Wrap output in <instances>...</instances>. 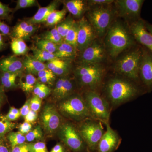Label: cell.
Segmentation results:
<instances>
[{"instance_id":"277c9868","label":"cell","mask_w":152,"mask_h":152,"mask_svg":"<svg viewBox=\"0 0 152 152\" xmlns=\"http://www.w3.org/2000/svg\"><path fill=\"white\" fill-rule=\"evenodd\" d=\"M58 110L63 116L75 121L91 118L84 98L79 95L74 94L61 101Z\"/></svg>"},{"instance_id":"bcb514c9","label":"cell","mask_w":152,"mask_h":152,"mask_svg":"<svg viewBox=\"0 0 152 152\" xmlns=\"http://www.w3.org/2000/svg\"><path fill=\"white\" fill-rule=\"evenodd\" d=\"M32 128V126L31 123L25 121L19 126V132L25 135V134H27L31 130Z\"/></svg>"},{"instance_id":"1f68e13d","label":"cell","mask_w":152,"mask_h":152,"mask_svg":"<svg viewBox=\"0 0 152 152\" xmlns=\"http://www.w3.org/2000/svg\"><path fill=\"white\" fill-rule=\"evenodd\" d=\"M7 137L10 144L11 149L26 142V136L20 132H11L8 134Z\"/></svg>"},{"instance_id":"f6af8a7d","label":"cell","mask_w":152,"mask_h":152,"mask_svg":"<svg viewBox=\"0 0 152 152\" xmlns=\"http://www.w3.org/2000/svg\"><path fill=\"white\" fill-rule=\"evenodd\" d=\"M11 30L10 26L0 20V34L4 36H10Z\"/></svg>"},{"instance_id":"5bb4252c","label":"cell","mask_w":152,"mask_h":152,"mask_svg":"<svg viewBox=\"0 0 152 152\" xmlns=\"http://www.w3.org/2000/svg\"><path fill=\"white\" fill-rule=\"evenodd\" d=\"M106 130L98 144L96 152H114L119 147L121 138L116 131L112 129L110 124H105Z\"/></svg>"},{"instance_id":"6da1fadb","label":"cell","mask_w":152,"mask_h":152,"mask_svg":"<svg viewBox=\"0 0 152 152\" xmlns=\"http://www.w3.org/2000/svg\"><path fill=\"white\" fill-rule=\"evenodd\" d=\"M134 82L125 77L110 79L105 89L110 105L116 107L138 96L141 91Z\"/></svg>"},{"instance_id":"836d02e7","label":"cell","mask_w":152,"mask_h":152,"mask_svg":"<svg viewBox=\"0 0 152 152\" xmlns=\"http://www.w3.org/2000/svg\"><path fill=\"white\" fill-rule=\"evenodd\" d=\"M42 39L50 41L57 45H60L64 42V39L58 32L56 26L52 30L45 33L42 36Z\"/></svg>"},{"instance_id":"ab89813d","label":"cell","mask_w":152,"mask_h":152,"mask_svg":"<svg viewBox=\"0 0 152 152\" xmlns=\"http://www.w3.org/2000/svg\"><path fill=\"white\" fill-rule=\"evenodd\" d=\"M113 0H90L87 1L88 7L90 8L100 6H108L114 3Z\"/></svg>"},{"instance_id":"52a82bcc","label":"cell","mask_w":152,"mask_h":152,"mask_svg":"<svg viewBox=\"0 0 152 152\" xmlns=\"http://www.w3.org/2000/svg\"><path fill=\"white\" fill-rule=\"evenodd\" d=\"M88 106L91 118L100 121L103 124L109 123L111 107L108 101L96 91L89 90L84 97Z\"/></svg>"},{"instance_id":"603a6c76","label":"cell","mask_w":152,"mask_h":152,"mask_svg":"<svg viewBox=\"0 0 152 152\" xmlns=\"http://www.w3.org/2000/svg\"><path fill=\"white\" fill-rule=\"evenodd\" d=\"M77 51L75 47L64 42L58 45V49L55 54L58 58L73 60L76 58Z\"/></svg>"},{"instance_id":"b9f144b4","label":"cell","mask_w":152,"mask_h":152,"mask_svg":"<svg viewBox=\"0 0 152 152\" xmlns=\"http://www.w3.org/2000/svg\"><path fill=\"white\" fill-rule=\"evenodd\" d=\"M42 105V99L37 96H34L30 99V108L34 111L37 112L39 110Z\"/></svg>"},{"instance_id":"6f0895ef","label":"cell","mask_w":152,"mask_h":152,"mask_svg":"<svg viewBox=\"0 0 152 152\" xmlns=\"http://www.w3.org/2000/svg\"><path fill=\"white\" fill-rule=\"evenodd\" d=\"M145 27L147 30L152 35V25L145 22Z\"/></svg>"},{"instance_id":"8992f818","label":"cell","mask_w":152,"mask_h":152,"mask_svg":"<svg viewBox=\"0 0 152 152\" xmlns=\"http://www.w3.org/2000/svg\"><path fill=\"white\" fill-rule=\"evenodd\" d=\"M110 6L90 8L87 12V20L100 37L106 35L113 23L115 11Z\"/></svg>"},{"instance_id":"7402d4cb","label":"cell","mask_w":152,"mask_h":152,"mask_svg":"<svg viewBox=\"0 0 152 152\" xmlns=\"http://www.w3.org/2000/svg\"><path fill=\"white\" fill-rule=\"evenodd\" d=\"M23 63L24 69L33 75H37L39 72L47 69L45 64L39 61L31 56H26Z\"/></svg>"},{"instance_id":"44dd1931","label":"cell","mask_w":152,"mask_h":152,"mask_svg":"<svg viewBox=\"0 0 152 152\" xmlns=\"http://www.w3.org/2000/svg\"><path fill=\"white\" fill-rule=\"evenodd\" d=\"M66 9L72 15L77 18H83L88 9V4L83 0H69L64 2Z\"/></svg>"},{"instance_id":"7a4b0ae2","label":"cell","mask_w":152,"mask_h":152,"mask_svg":"<svg viewBox=\"0 0 152 152\" xmlns=\"http://www.w3.org/2000/svg\"><path fill=\"white\" fill-rule=\"evenodd\" d=\"M105 39L106 52L112 58H115L123 52L135 45V39L129 29L119 21L113 22Z\"/></svg>"},{"instance_id":"680465c9","label":"cell","mask_w":152,"mask_h":152,"mask_svg":"<svg viewBox=\"0 0 152 152\" xmlns=\"http://www.w3.org/2000/svg\"><path fill=\"white\" fill-rule=\"evenodd\" d=\"M4 142V137L0 136V144H3Z\"/></svg>"},{"instance_id":"9c48e42d","label":"cell","mask_w":152,"mask_h":152,"mask_svg":"<svg viewBox=\"0 0 152 152\" xmlns=\"http://www.w3.org/2000/svg\"><path fill=\"white\" fill-rule=\"evenodd\" d=\"M58 131L61 140L73 152H83L88 148L78 129L71 123L63 124Z\"/></svg>"},{"instance_id":"2e32d148","label":"cell","mask_w":152,"mask_h":152,"mask_svg":"<svg viewBox=\"0 0 152 152\" xmlns=\"http://www.w3.org/2000/svg\"><path fill=\"white\" fill-rule=\"evenodd\" d=\"M142 54L139 77L148 92L152 91V53L145 48H142Z\"/></svg>"},{"instance_id":"ffe728a7","label":"cell","mask_w":152,"mask_h":152,"mask_svg":"<svg viewBox=\"0 0 152 152\" xmlns=\"http://www.w3.org/2000/svg\"><path fill=\"white\" fill-rule=\"evenodd\" d=\"M59 1H54L47 7L40 8L37 13L26 22L33 25L45 23L49 15L53 11L56 10Z\"/></svg>"},{"instance_id":"816d5d0a","label":"cell","mask_w":152,"mask_h":152,"mask_svg":"<svg viewBox=\"0 0 152 152\" xmlns=\"http://www.w3.org/2000/svg\"><path fill=\"white\" fill-rule=\"evenodd\" d=\"M4 91V88L0 85V108L2 106L5 99Z\"/></svg>"},{"instance_id":"60d3db41","label":"cell","mask_w":152,"mask_h":152,"mask_svg":"<svg viewBox=\"0 0 152 152\" xmlns=\"http://www.w3.org/2000/svg\"><path fill=\"white\" fill-rule=\"evenodd\" d=\"M11 152H32L31 143L25 142L11 149Z\"/></svg>"},{"instance_id":"30bf717a","label":"cell","mask_w":152,"mask_h":152,"mask_svg":"<svg viewBox=\"0 0 152 152\" xmlns=\"http://www.w3.org/2000/svg\"><path fill=\"white\" fill-rule=\"evenodd\" d=\"M144 1L142 0H117L115 5V12L118 16L125 19L135 21L140 19V15Z\"/></svg>"},{"instance_id":"f546056e","label":"cell","mask_w":152,"mask_h":152,"mask_svg":"<svg viewBox=\"0 0 152 152\" xmlns=\"http://www.w3.org/2000/svg\"><path fill=\"white\" fill-rule=\"evenodd\" d=\"M16 124L9 121L6 116L0 115V136L4 137L15 128Z\"/></svg>"},{"instance_id":"7c38bea8","label":"cell","mask_w":152,"mask_h":152,"mask_svg":"<svg viewBox=\"0 0 152 152\" xmlns=\"http://www.w3.org/2000/svg\"><path fill=\"white\" fill-rule=\"evenodd\" d=\"M41 119L44 129L46 132L50 134L58 131L63 124L59 113L54 106L50 104L44 107Z\"/></svg>"},{"instance_id":"d4e9b609","label":"cell","mask_w":152,"mask_h":152,"mask_svg":"<svg viewBox=\"0 0 152 152\" xmlns=\"http://www.w3.org/2000/svg\"><path fill=\"white\" fill-rule=\"evenodd\" d=\"M76 88L75 79L66 76L61 89L56 99L61 101L74 94Z\"/></svg>"},{"instance_id":"681fc988","label":"cell","mask_w":152,"mask_h":152,"mask_svg":"<svg viewBox=\"0 0 152 152\" xmlns=\"http://www.w3.org/2000/svg\"><path fill=\"white\" fill-rule=\"evenodd\" d=\"M38 114L37 112L31 110L29 113L24 117L25 121L31 123L35 121L37 118Z\"/></svg>"},{"instance_id":"c3c4849f","label":"cell","mask_w":152,"mask_h":152,"mask_svg":"<svg viewBox=\"0 0 152 152\" xmlns=\"http://www.w3.org/2000/svg\"><path fill=\"white\" fill-rule=\"evenodd\" d=\"M20 110V115L24 118L29 113L31 110V108H30V99L26 101Z\"/></svg>"},{"instance_id":"d590c367","label":"cell","mask_w":152,"mask_h":152,"mask_svg":"<svg viewBox=\"0 0 152 152\" xmlns=\"http://www.w3.org/2000/svg\"><path fill=\"white\" fill-rule=\"evenodd\" d=\"M58 45L50 41L41 39L37 42V48L41 50L46 51L49 53L55 54L58 49Z\"/></svg>"},{"instance_id":"ba28073f","label":"cell","mask_w":152,"mask_h":152,"mask_svg":"<svg viewBox=\"0 0 152 152\" xmlns=\"http://www.w3.org/2000/svg\"><path fill=\"white\" fill-rule=\"evenodd\" d=\"M102 124L98 120L87 118L82 121L78 129L90 152H96L98 144L105 131Z\"/></svg>"},{"instance_id":"e575fe53","label":"cell","mask_w":152,"mask_h":152,"mask_svg":"<svg viewBox=\"0 0 152 152\" xmlns=\"http://www.w3.org/2000/svg\"><path fill=\"white\" fill-rule=\"evenodd\" d=\"M37 75L39 83L45 84H51L56 79V75L48 68L39 72Z\"/></svg>"},{"instance_id":"9a60e30c","label":"cell","mask_w":152,"mask_h":152,"mask_svg":"<svg viewBox=\"0 0 152 152\" xmlns=\"http://www.w3.org/2000/svg\"><path fill=\"white\" fill-rule=\"evenodd\" d=\"M129 30L135 40L152 53V35L146 28L145 22L140 19L132 22Z\"/></svg>"},{"instance_id":"3957f363","label":"cell","mask_w":152,"mask_h":152,"mask_svg":"<svg viewBox=\"0 0 152 152\" xmlns=\"http://www.w3.org/2000/svg\"><path fill=\"white\" fill-rule=\"evenodd\" d=\"M104 73V68L101 64H79L74 72L79 84L96 91L102 83Z\"/></svg>"},{"instance_id":"4dcf8cb0","label":"cell","mask_w":152,"mask_h":152,"mask_svg":"<svg viewBox=\"0 0 152 152\" xmlns=\"http://www.w3.org/2000/svg\"><path fill=\"white\" fill-rule=\"evenodd\" d=\"M78 30V22L75 21L72 27L68 32L65 37L64 39V42L69 44L77 48V38Z\"/></svg>"},{"instance_id":"83f0119b","label":"cell","mask_w":152,"mask_h":152,"mask_svg":"<svg viewBox=\"0 0 152 152\" xmlns=\"http://www.w3.org/2000/svg\"><path fill=\"white\" fill-rule=\"evenodd\" d=\"M31 50L33 52V56L41 62H48L57 58L55 54L41 50L37 47H33Z\"/></svg>"},{"instance_id":"db71d44e","label":"cell","mask_w":152,"mask_h":152,"mask_svg":"<svg viewBox=\"0 0 152 152\" xmlns=\"http://www.w3.org/2000/svg\"><path fill=\"white\" fill-rule=\"evenodd\" d=\"M6 46H7V44L5 42L3 35L0 34V52L5 48Z\"/></svg>"},{"instance_id":"9f6ffc18","label":"cell","mask_w":152,"mask_h":152,"mask_svg":"<svg viewBox=\"0 0 152 152\" xmlns=\"http://www.w3.org/2000/svg\"><path fill=\"white\" fill-rule=\"evenodd\" d=\"M10 149L4 145L3 144H0V152H11Z\"/></svg>"},{"instance_id":"f5cc1de1","label":"cell","mask_w":152,"mask_h":152,"mask_svg":"<svg viewBox=\"0 0 152 152\" xmlns=\"http://www.w3.org/2000/svg\"><path fill=\"white\" fill-rule=\"evenodd\" d=\"M6 116L7 117V119L9 121L12 122L13 121H15L18 120V119L20 118V115H14V114L8 113V114H7V115H6Z\"/></svg>"},{"instance_id":"8d00e7d4","label":"cell","mask_w":152,"mask_h":152,"mask_svg":"<svg viewBox=\"0 0 152 152\" xmlns=\"http://www.w3.org/2000/svg\"><path fill=\"white\" fill-rule=\"evenodd\" d=\"M42 130L40 126H37L32 130L26 135V141L28 142H32L34 141L41 140L43 137Z\"/></svg>"},{"instance_id":"74e56055","label":"cell","mask_w":152,"mask_h":152,"mask_svg":"<svg viewBox=\"0 0 152 152\" xmlns=\"http://www.w3.org/2000/svg\"><path fill=\"white\" fill-rule=\"evenodd\" d=\"M13 12V9L0 1V19L10 20L11 19V14Z\"/></svg>"},{"instance_id":"d6986e66","label":"cell","mask_w":152,"mask_h":152,"mask_svg":"<svg viewBox=\"0 0 152 152\" xmlns=\"http://www.w3.org/2000/svg\"><path fill=\"white\" fill-rule=\"evenodd\" d=\"M38 28L37 25L29 23L26 21L20 22L12 29L10 37L26 40L34 34Z\"/></svg>"},{"instance_id":"7bdbcfd3","label":"cell","mask_w":152,"mask_h":152,"mask_svg":"<svg viewBox=\"0 0 152 152\" xmlns=\"http://www.w3.org/2000/svg\"><path fill=\"white\" fill-rule=\"evenodd\" d=\"M31 143L32 152H48L46 145L44 142H38Z\"/></svg>"},{"instance_id":"11a10c76","label":"cell","mask_w":152,"mask_h":152,"mask_svg":"<svg viewBox=\"0 0 152 152\" xmlns=\"http://www.w3.org/2000/svg\"><path fill=\"white\" fill-rule=\"evenodd\" d=\"M9 113L14 114V115H20V110H19V109L15 108L14 107H11L10 108V110H9Z\"/></svg>"},{"instance_id":"7dc6e473","label":"cell","mask_w":152,"mask_h":152,"mask_svg":"<svg viewBox=\"0 0 152 152\" xmlns=\"http://www.w3.org/2000/svg\"><path fill=\"white\" fill-rule=\"evenodd\" d=\"M48 87L46 85L38 82L35 86L33 91L34 95V96H38V95L41 94L42 92L44 90H45Z\"/></svg>"},{"instance_id":"f35d334b","label":"cell","mask_w":152,"mask_h":152,"mask_svg":"<svg viewBox=\"0 0 152 152\" xmlns=\"http://www.w3.org/2000/svg\"><path fill=\"white\" fill-rule=\"evenodd\" d=\"M16 3L15 7L13 9L14 12L20 9L26 8L35 6L37 4V2L35 0H18Z\"/></svg>"},{"instance_id":"4fadbf2b","label":"cell","mask_w":152,"mask_h":152,"mask_svg":"<svg viewBox=\"0 0 152 152\" xmlns=\"http://www.w3.org/2000/svg\"><path fill=\"white\" fill-rule=\"evenodd\" d=\"M78 22L77 49L80 53L92 43L97 35L94 28L85 17H83Z\"/></svg>"},{"instance_id":"e0dca14e","label":"cell","mask_w":152,"mask_h":152,"mask_svg":"<svg viewBox=\"0 0 152 152\" xmlns=\"http://www.w3.org/2000/svg\"><path fill=\"white\" fill-rule=\"evenodd\" d=\"M72 60L56 58L45 64L47 68L56 76L60 77L69 75L72 69Z\"/></svg>"},{"instance_id":"ac0fdd59","label":"cell","mask_w":152,"mask_h":152,"mask_svg":"<svg viewBox=\"0 0 152 152\" xmlns=\"http://www.w3.org/2000/svg\"><path fill=\"white\" fill-rule=\"evenodd\" d=\"M24 69L23 61L15 55L0 59V72L22 73Z\"/></svg>"},{"instance_id":"ee69618b","label":"cell","mask_w":152,"mask_h":152,"mask_svg":"<svg viewBox=\"0 0 152 152\" xmlns=\"http://www.w3.org/2000/svg\"><path fill=\"white\" fill-rule=\"evenodd\" d=\"M66 77H61L56 83L53 93V95L55 98H56L57 96L59 94L60 91H61L63 83H64V81Z\"/></svg>"},{"instance_id":"d6a6232c","label":"cell","mask_w":152,"mask_h":152,"mask_svg":"<svg viewBox=\"0 0 152 152\" xmlns=\"http://www.w3.org/2000/svg\"><path fill=\"white\" fill-rule=\"evenodd\" d=\"M75 22V21L72 18H68L56 26V27L58 32L64 39L68 34V32L72 27Z\"/></svg>"},{"instance_id":"8fae6325","label":"cell","mask_w":152,"mask_h":152,"mask_svg":"<svg viewBox=\"0 0 152 152\" xmlns=\"http://www.w3.org/2000/svg\"><path fill=\"white\" fill-rule=\"evenodd\" d=\"M106 52L104 46L95 40L89 46L80 52L79 64H101L104 59Z\"/></svg>"},{"instance_id":"5b68a950","label":"cell","mask_w":152,"mask_h":152,"mask_svg":"<svg viewBox=\"0 0 152 152\" xmlns=\"http://www.w3.org/2000/svg\"><path fill=\"white\" fill-rule=\"evenodd\" d=\"M142 54L141 48H136L127 53L117 61L115 70L126 78L137 81L140 79L139 72Z\"/></svg>"},{"instance_id":"4316f807","label":"cell","mask_w":152,"mask_h":152,"mask_svg":"<svg viewBox=\"0 0 152 152\" xmlns=\"http://www.w3.org/2000/svg\"><path fill=\"white\" fill-rule=\"evenodd\" d=\"M37 80V78L32 74L28 73L21 76L20 80V87L25 92H31L34 90Z\"/></svg>"},{"instance_id":"f907efd6","label":"cell","mask_w":152,"mask_h":152,"mask_svg":"<svg viewBox=\"0 0 152 152\" xmlns=\"http://www.w3.org/2000/svg\"><path fill=\"white\" fill-rule=\"evenodd\" d=\"M51 91L52 90L49 87H48L45 90H44L42 92L41 94L38 95V97L42 99H43L48 96V95L50 94Z\"/></svg>"},{"instance_id":"484cf974","label":"cell","mask_w":152,"mask_h":152,"mask_svg":"<svg viewBox=\"0 0 152 152\" xmlns=\"http://www.w3.org/2000/svg\"><path fill=\"white\" fill-rule=\"evenodd\" d=\"M11 38V48L15 56L26 54L29 48L23 40L18 38Z\"/></svg>"},{"instance_id":"f1b7e54d","label":"cell","mask_w":152,"mask_h":152,"mask_svg":"<svg viewBox=\"0 0 152 152\" xmlns=\"http://www.w3.org/2000/svg\"><path fill=\"white\" fill-rule=\"evenodd\" d=\"M67 10L66 9H63L61 10H54L53 11L48 17L46 23L48 26H53L58 25L61 23L63 19L65 17L66 14Z\"/></svg>"},{"instance_id":"cb8c5ba5","label":"cell","mask_w":152,"mask_h":152,"mask_svg":"<svg viewBox=\"0 0 152 152\" xmlns=\"http://www.w3.org/2000/svg\"><path fill=\"white\" fill-rule=\"evenodd\" d=\"M22 73L0 72V85L5 90H11L18 86L17 84V78L21 77Z\"/></svg>"}]
</instances>
